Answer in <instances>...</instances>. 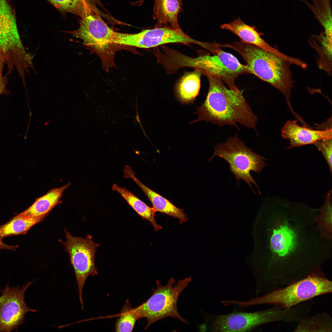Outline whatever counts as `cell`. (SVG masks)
<instances>
[{
  "label": "cell",
  "mask_w": 332,
  "mask_h": 332,
  "mask_svg": "<svg viewBox=\"0 0 332 332\" xmlns=\"http://www.w3.org/2000/svg\"><path fill=\"white\" fill-rule=\"evenodd\" d=\"M318 210L284 203L261 209L250 263L259 292L266 294L305 278L331 257L332 241L321 237L314 221Z\"/></svg>",
  "instance_id": "6da1fadb"
},
{
  "label": "cell",
  "mask_w": 332,
  "mask_h": 332,
  "mask_svg": "<svg viewBox=\"0 0 332 332\" xmlns=\"http://www.w3.org/2000/svg\"><path fill=\"white\" fill-rule=\"evenodd\" d=\"M209 89L206 98L197 108V118L191 123L204 121L221 127L228 125L238 128L240 124L256 131L257 116L239 90L227 89L223 81L210 75L206 76Z\"/></svg>",
  "instance_id": "7a4b0ae2"
},
{
  "label": "cell",
  "mask_w": 332,
  "mask_h": 332,
  "mask_svg": "<svg viewBox=\"0 0 332 332\" xmlns=\"http://www.w3.org/2000/svg\"><path fill=\"white\" fill-rule=\"evenodd\" d=\"M238 53L253 74L281 92L288 102L294 81L288 61L270 52L242 40L220 45Z\"/></svg>",
  "instance_id": "3957f363"
},
{
  "label": "cell",
  "mask_w": 332,
  "mask_h": 332,
  "mask_svg": "<svg viewBox=\"0 0 332 332\" xmlns=\"http://www.w3.org/2000/svg\"><path fill=\"white\" fill-rule=\"evenodd\" d=\"M332 282L322 268L307 277L248 301H236L240 307L267 304L290 309L318 296L331 293Z\"/></svg>",
  "instance_id": "277c9868"
},
{
  "label": "cell",
  "mask_w": 332,
  "mask_h": 332,
  "mask_svg": "<svg viewBox=\"0 0 332 332\" xmlns=\"http://www.w3.org/2000/svg\"><path fill=\"white\" fill-rule=\"evenodd\" d=\"M207 49L213 55L205 54L193 58L177 52L173 59L174 68L177 70L185 67L198 69L206 76L219 78L229 89L239 90L235 80L241 75L251 73L247 66L241 64L231 54L222 50L217 43H209Z\"/></svg>",
  "instance_id": "5b68a950"
},
{
  "label": "cell",
  "mask_w": 332,
  "mask_h": 332,
  "mask_svg": "<svg viewBox=\"0 0 332 332\" xmlns=\"http://www.w3.org/2000/svg\"><path fill=\"white\" fill-rule=\"evenodd\" d=\"M204 330L213 332H244L259 326L272 322H292L295 318L292 308L273 306L271 308L253 312H238L225 314H208Z\"/></svg>",
  "instance_id": "8992f818"
},
{
  "label": "cell",
  "mask_w": 332,
  "mask_h": 332,
  "mask_svg": "<svg viewBox=\"0 0 332 332\" xmlns=\"http://www.w3.org/2000/svg\"><path fill=\"white\" fill-rule=\"evenodd\" d=\"M0 57L9 73L15 70L22 75L34 67L32 57L23 45L15 17L6 0H0Z\"/></svg>",
  "instance_id": "52a82bcc"
},
{
  "label": "cell",
  "mask_w": 332,
  "mask_h": 332,
  "mask_svg": "<svg viewBox=\"0 0 332 332\" xmlns=\"http://www.w3.org/2000/svg\"><path fill=\"white\" fill-rule=\"evenodd\" d=\"M214 152L210 159L211 160L215 156L223 158L229 163L231 172L235 176L237 185L240 180L246 183L254 193L252 186L253 184L260 191L256 182L252 176L251 171L260 173L266 164V159L253 152L240 140L236 133L229 136L224 142L219 143L214 148Z\"/></svg>",
  "instance_id": "ba28073f"
},
{
  "label": "cell",
  "mask_w": 332,
  "mask_h": 332,
  "mask_svg": "<svg viewBox=\"0 0 332 332\" xmlns=\"http://www.w3.org/2000/svg\"><path fill=\"white\" fill-rule=\"evenodd\" d=\"M192 281L191 276L179 280L176 284V280L173 278H171L165 286L162 285L158 280L156 281L157 287L152 289L151 297L135 308L140 318L147 319L145 330L154 322L167 317L177 318L189 324L187 320L179 313L177 302L180 294Z\"/></svg>",
  "instance_id": "9c48e42d"
},
{
  "label": "cell",
  "mask_w": 332,
  "mask_h": 332,
  "mask_svg": "<svg viewBox=\"0 0 332 332\" xmlns=\"http://www.w3.org/2000/svg\"><path fill=\"white\" fill-rule=\"evenodd\" d=\"M65 231L66 241L58 240L69 255L77 282L79 300L83 310V288L89 275L93 276L98 273L95 264V255L101 244L95 243L89 235L85 238H83L73 236L65 229Z\"/></svg>",
  "instance_id": "30bf717a"
},
{
  "label": "cell",
  "mask_w": 332,
  "mask_h": 332,
  "mask_svg": "<svg viewBox=\"0 0 332 332\" xmlns=\"http://www.w3.org/2000/svg\"><path fill=\"white\" fill-rule=\"evenodd\" d=\"M79 27L76 30L63 31L82 40L91 52H105L111 45L110 41L114 31L103 20L92 3L86 0L84 12L79 20Z\"/></svg>",
  "instance_id": "8fae6325"
},
{
  "label": "cell",
  "mask_w": 332,
  "mask_h": 332,
  "mask_svg": "<svg viewBox=\"0 0 332 332\" xmlns=\"http://www.w3.org/2000/svg\"><path fill=\"white\" fill-rule=\"evenodd\" d=\"M33 282H28L21 288L10 287L9 283L0 290V331L10 332L17 330L24 323L26 313L36 312V310L30 308L25 300L26 291Z\"/></svg>",
  "instance_id": "7c38bea8"
},
{
  "label": "cell",
  "mask_w": 332,
  "mask_h": 332,
  "mask_svg": "<svg viewBox=\"0 0 332 332\" xmlns=\"http://www.w3.org/2000/svg\"><path fill=\"white\" fill-rule=\"evenodd\" d=\"M120 45L148 48L170 43L194 44L204 47V42L191 38L181 30L169 27H155L135 34L121 33L118 39Z\"/></svg>",
  "instance_id": "4fadbf2b"
},
{
  "label": "cell",
  "mask_w": 332,
  "mask_h": 332,
  "mask_svg": "<svg viewBox=\"0 0 332 332\" xmlns=\"http://www.w3.org/2000/svg\"><path fill=\"white\" fill-rule=\"evenodd\" d=\"M222 29L229 30L238 36L241 40L272 53L297 66L301 63V60L289 56L279 51L267 43L260 36L254 28L244 23L239 17L231 22L222 24Z\"/></svg>",
  "instance_id": "5bb4252c"
},
{
  "label": "cell",
  "mask_w": 332,
  "mask_h": 332,
  "mask_svg": "<svg viewBox=\"0 0 332 332\" xmlns=\"http://www.w3.org/2000/svg\"><path fill=\"white\" fill-rule=\"evenodd\" d=\"M281 135L290 141L288 148L314 144L323 139L332 138L331 128L315 130L298 125L296 120L287 121L282 128Z\"/></svg>",
  "instance_id": "9a60e30c"
},
{
  "label": "cell",
  "mask_w": 332,
  "mask_h": 332,
  "mask_svg": "<svg viewBox=\"0 0 332 332\" xmlns=\"http://www.w3.org/2000/svg\"><path fill=\"white\" fill-rule=\"evenodd\" d=\"M124 177L130 178L141 189L152 203L156 211L164 213L179 219L181 223L188 219L187 215L184 210L180 209L166 199L149 188L140 181L136 177L135 172L128 165L124 169Z\"/></svg>",
  "instance_id": "2e32d148"
},
{
  "label": "cell",
  "mask_w": 332,
  "mask_h": 332,
  "mask_svg": "<svg viewBox=\"0 0 332 332\" xmlns=\"http://www.w3.org/2000/svg\"><path fill=\"white\" fill-rule=\"evenodd\" d=\"M181 0H154L153 18L157 20L155 27H168L181 30L178 22V14L181 10Z\"/></svg>",
  "instance_id": "e0dca14e"
},
{
  "label": "cell",
  "mask_w": 332,
  "mask_h": 332,
  "mask_svg": "<svg viewBox=\"0 0 332 332\" xmlns=\"http://www.w3.org/2000/svg\"><path fill=\"white\" fill-rule=\"evenodd\" d=\"M69 185L68 183L60 188L50 189L45 194L37 198L26 210L16 216H46L59 203L64 192Z\"/></svg>",
  "instance_id": "ac0fdd59"
},
{
  "label": "cell",
  "mask_w": 332,
  "mask_h": 332,
  "mask_svg": "<svg viewBox=\"0 0 332 332\" xmlns=\"http://www.w3.org/2000/svg\"><path fill=\"white\" fill-rule=\"evenodd\" d=\"M309 44L317 54L316 62L320 69L331 76L332 34L324 31L318 35H313Z\"/></svg>",
  "instance_id": "d6986e66"
},
{
  "label": "cell",
  "mask_w": 332,
  "mask_h": 332,
  "mask_svg": "<svg viewBox=\"0 0 332 332\" xmlns=\"http://www.w3.org/2000/svg\"><path fill=\"white\" fill-rule=\"evenodd\" d=\"M203 75L200 70L195 69L181 77L176 86V95L181 102L188 103L194 100L199 92L200 78Z\"/></svg>",
  "instance_id": "ffe728a7"
},
{
  "label": "cell",
  "mask_w": 332,
  "mask_h": 332,
  "mask_svg": "<svg viewBox=\"0 0 332 332\" xmlns=\"http://www.w3.org/2000/svg\"><path fill=\"white\" fill-rule=\"evenodd\" d=\"M112 189L119 193L142 218L150 222L155 231L162 228V227L156 222L154 217L156 211L153 207L148 206L125 187L121 188L116 184H114Z\"/></svg>",
  "instance_id": "44dd1931"
},
{
  "label": "cell",
  "mask_w": 332,
  "mask_h": 332,
  "mask_svg": "<svg viewBox=\"0 0 332 332\" xmlns=\"http://www.w3.org/2000/svg\"><path fill=\"white\" fill-rule=\"evenodd\" d=\"M46 216H15L6 223L0 226V239L26 234L35 225L42 221Z\"/></svg>",
  "instance_id": "7402d4cb"
},
{
  "label": "cell",
  "mask_w": 332,
  "mask_h": 332,
  "mask_svg": "<svg viewBox=\"0 0 332 332\" xmlns=\"http://www.w3.org/2000/svg\"><path fill=\"white\" fill-rule=\"evenodd\" d=\"M332 318L326 312L317 313L306 317L298 322L294 332H331Z\"/></svg>",
  "instance_id": "603a6c76"
},
{
  "label": "cell",
  "mask_w": 332,
  "mask_h": 332,
  "mask_svg": "<svg viewBox=\"0 0 332 332\" xmlns=\"http://www.w3.org/2000/svg\"><path fill=\"white\" fill-rule=\"evenodd\" d=\"M328 195L319 213L315 215L314 220L321 237L332 241V211L330 193Z\"/></svg>",
  "instance_id": "cb8c5ba5"
},
{
  "label": "cell",
  "mask_w": 332,
  "mask_h": 332,
  "mask_svg": "<svg viewBox=\"0 0 332 332\" xmlns=\"http://www.w3.org/2000/svg\"><path fill=\"white\" fill-rule=\"evenodd\" d=\"M140 318L135 308L127 300L115 325L116 332H132L136 321Z\"/></svg>",
  "instance_id": "d4e9b609"
},
{
  "label": "cell",
  "mask_w": 332,
  "mask_h": 332,
  "mask_svg": "<svg viewBox=\"0 0 332 332\" xmlns=\"http://www.w3.org/2000/svg\"><path fill=\"white\" fill-rule=\"evenodd\" d=\"M61 11L70 13L80 16H82L86 0H48Z\"/></svg>",
  "instance_id": "484cf974"
},
{
  "label": "cell",
  "mask_w": 332,
  "mask_h": 332,
  "mask_svg": "<svg viewBox=\"0 0 332 332\" xmlns=\"http://www.w3.org/2000/svg\"><path fill=\"white\" fill-rule=\"evenodd\" d=\"M314 144L322 153L332 172V138L323 139L316 142Z\"/></svg>",
  "instance_id": "4316f807"
},
{
  "label": "cell",
  "mask_w": 332,
  "mask_h": 332,
  "mask_svg": "<svg viewBox=\"0 0 332 332\" xmlns=\"http://www.w3.org/2000/svg\"><path fill=\"white\" fill-rule=\"evenodd\" d=\"M5 63L3 61L0 57V95L8 93L6 89L7 83V78L3 74V71Z\"/></svg>",
  "instance_id": "83f0119b"
},
{
  "label": "cell",
  "mask_w": 332,
  "mask_h": 332,
  "mask_svg": "<svg viewBox=\"0 0 332 332\" xmlns=\"http://www.w3.org/2000/svg\"><path fill=\"white\" fill-rule=\"evenodd\" d=\"M18 247V246H10L3 243L2 239H0V249H6L15 251Z\"/></svg>",
  "instance_id": "f1b7e54d"
},
{
  "label": "cell",
  "mask_w": 332,
  "mask_h": 332,
  "mask_svg": "<svg viewBox=\"0 0 332 332\" xmlns=\"http://www.w3.org/2000/svg\"><path fill=\"white\" fill-rule=\"evenodd\" d=\"M87 0V1H89V2H92V1H93V0Z\"/></svg>",
  "instance_id": "f546056e"
},
{
  "label": "cell",
  "mask_w": 332,
  "mask_h": 332,
  "mask_svg": "<svg viewBox=\"0 0 332 332\" xmlns=\"http://www.w3.org/2000/svg\"></svg>",
  "instance_id": "4dcf8cb0"
}]
</instances>
